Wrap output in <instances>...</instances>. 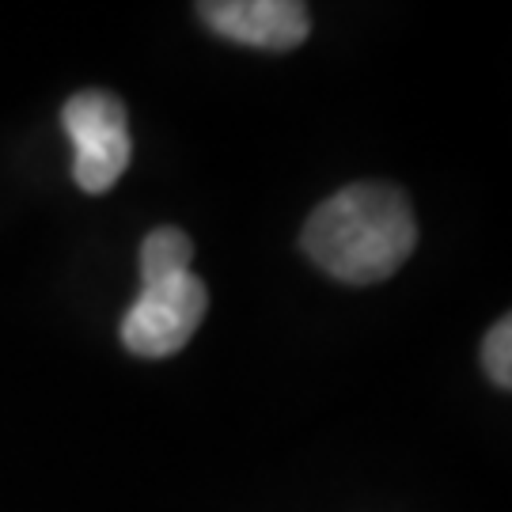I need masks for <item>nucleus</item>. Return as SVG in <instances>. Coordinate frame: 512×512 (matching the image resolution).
<instances>
[{
    "label": "nucleus",
    "mask_w": 512,
    "mask_h": 512,
    "mask_svg": "<svg viewBox=\"0 0 512 512\" xmlns=\"http://www.w3.org/2000/svg\"><path fill=\"white\" fill-rule=\"evenodd\" d=\"M414 213L403 190L357 183L338 190L304 224V251L346 285H376L391 277L414 251Z\"/></svg>",
    "instance_id": "nucleus-1"
},
{
    "label": "nucleus",
    "mask_w": 512,
    "mask_h": 512,
    "mask_svg": "<svg viewBox=\"0 0 512 512\" xmlns=\"http://www.w3.org/2000/svg\"><path fill=\"white\" fill-rule=\"evenodd\" d=\"M65 133L76 148L73 175L88 194H103L129 167V122L122 99L110 92H80L61 110Z\"/></svg>",
    "instance_id": "nucleus-2"
},
{
    "label": "nucleus",
    "mask_w": 512,
    "mask_h": 512,
    "mask_svg": "<svg viewBox=\"0 0 512 512\" xmlns=\"http://www.w3.org/2000/svg\"><path fill=\"white\" fill-rule=\"evenodd\" d=\"M205 308H209V293L202 277H194L190 270L148 281L137 304L122 319V342L137 357H171L202 327Z\"/></svg>",
    "instance_id": "nucleus-3"
},
{
    "label": "nucleus",
    "mask_w": 512,
    "mask_h": 512,
    "mask_svg": "<svg viewBox=\"0 0 512 512\" xmlns=\"http://www.w3.org/2000/svg\"><path fill=\"white\" fill-rule=\"evenodd\" d=\"M198 12L224 38L258 50H296L311 31L308 8L296 0H209Z\"/></svg>",
    "instance_id": "nucleus-4"
},
{
    "label": "nucleus",
    "mask_w": 512,
    "mask_h": 512,
    "mask_svg": "<svg viewBox=\"0 0 512 512\" xmlns=\"http://www.w3.org/2000/svg\"><path fill=\"white\" fill-rule=\"evenodd\" d=\"M194 258V243L179 228H156L148 232V239L141 243V285L160 281V277H175L190 270Z\"/></svg>",
    "instance_id": "nucleus-5"
},
{
    "label": "nucleus",
    "mask_w": 512,
    "mask_h": 512,
    "mask_svg": "<svg viewBox=\"0 0 512 512\" xmlns=\"http://www.w3.org/2000/svg\"><path fill=\"white\" fill-rule=\"evenodd\" d=\"M512 323L501 319L490 334H486V349H482V361H486V372L497 387L512 384Z\"/></svg>",
    "instance_id": "nucleus-6"
}]
</instances>
